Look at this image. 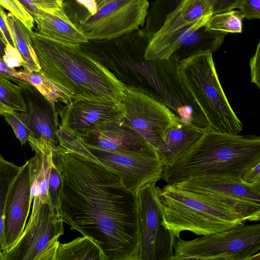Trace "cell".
<instances>
[{"mask_svg":"<svg viewBox=\"0 0 260 260\" xmlns=\"http://www.w3.org/2000/svg\"><path fill=\"white\" fill-rule=\"evenodd\" d=\"M3 15L15 47L22 58L23 68L32 72H40L41 68L33 47L29 31L11 13L4 12Z\"/></svg>","mask_w":260,"mask_h":260,"instance_id":"23","label":"cell"},{"mask_svg":"<svg viewBox=\"0 0 260 260\" xmlns=\"http://www.w3.org/2000/svg\"><path fill=\"white\" fill-rule=\"evenodd\" d=\"M27 107V124L30 134L54 148L58 145L55 135V110L36 87L28 82L19 84Z\"/></svg>","mask_w":260,"mask_h":260,"instance_id":"18","label":"cell"},{"mask_svg":"<svg viewBox=\"0 0 260 260\" xmlns=\"http://www.w3.org/2000/svg\"><path fill=\"white\" fill-rule=\"evenodd\" d=\"M251 82L260 88V42L257 45L255 52L249 61Z\"/></svg>","mask_w":260,"mask_h":260,"instance_id":"35","label":"cell"},{"mask_svg":"<svg viewBox=\"0 0 260 260\" xmlns=\"http://www.w3.org/2000/svg\"><path fill=\"white\" fill-rule=\"evenodd\" d=\"M241 180L248 184H260V162L245 171Z\"/></svg>","mask_w":260,"mask_h":260,"instance_id":"38","label":"cell"},{"mask_svg":"<svg viewBox=\"0 0 260 260\" xmlns=\"http://www.w3.org/2000/svg\"><path fill=\"white\" fill-rule=\"evenodd\" d=\"M171 260H249L260 250V224H245L193 240L175 238Z\"/></svg>","mask_w":260,"mask_h":260,"instance_id":"7","label":"cell"},{"mask_svg":"<svg viewBox=\"0 0 260 260\" xmlns=\"http://www.w3.org/2000/svg\"><path fill=\"white\" fill-rule=\"evenodd\" d=\"M29 34L40 72L70 91L72 100L122 103L126 85L80 45L61 42L33 31Z\"/></svg>","mask_w":260,"mask_h":260,"instance_id":"2","label":"cell"},{"mask_svg":"<svg viewBox=\"0 0 260 260\" xmlns=\"http://www.w3.org/2000/svg\"><path fill=\"white\" fill-rule=\"evenodd\" d=\"M164 225L175 238L187 231L198 236L226 231L244 224L236 211L195 193L167 184L155 186Z\"/></svg>","mask_w":260,"mask_h":260,"instance_id":"4","label":"cell"},{"mask_svg":"<svg viewBox=\"0 0 260 260\" xmlns=\"http://www.w3.org/2000/svg\"><path fill=\"white\" fill-rule=\"evenodd\" d=\"M212 15L211 8L206 0H183L149 41L144 59H169L187 36L205 25Z\"/></svg>","mask_w":260,"mask_h":260,"instance_id":"10","label":"cell"},{"mask_svg":"<svg viewBox=\"0 0 260 260\" xmlns=\"http://www.w3.org/2000/svg\"><path fill=\"white\" fill-rule=\"evenodd\" d=\"M12 111L27 112L22 88L0 72V116Z\"/></svg>","mask_w":260,"mask_h":260,"instance_id":"27","label":"cell"},{"mask_svg":"<svg viewBox=\"0 0 260 260\" xmlns=\"http://www.w3.org/2000/svg\"><path fill=\"white\" fill-rule=\"evenodd\" d=\"M259 162V136L210 127L179 158L164 166L161 178L169 184L198 178L241 179L245 171Z\"/></svg>","mask_w":260,"mask_h":260,"instance_id":"3","label":"cell"},{"mask_svg":"<svg viewBox=\"0 0 260 260\" xmlns=\"http://www.w3.org/2000/svg\"><path fill=\"white\" fill-rule=\"evenodd\" d=\"M60 178L59 211L71 230L89 237L105 260H139L137 195L71 134L52 149Z\"/></svg>","mask_w":260,"mask_h":260,"instance_id":"1","label":"cell"},{"mask_svg":"<svg viewBox=\"0 0 260 260\" xmlns=\"http://www.w3.org/2000/svg\"><path fill=\"white\" fill-rule=\"evenodd\" d=\"M212 9V14L233 10L237 7L241 0H206Z\"/></svg>","mask_w":260,"mask_h":260,"instance_id":"36","label":"cell"},{"mask_svg":"<svg viewBox=\"0 0 260 260\" xmlns=\"http://www.w3.org/2000/svg\"><path fill=\"white\" fill-rule=\"evenodd\" d=\"M249 260H260V253L257 252L251 255Z\"/></svg>","mask_w":260,"mask_h":260,"instance_id":"43","label":"cell"},{"mask_svg":"<svg viewBox=\"0 0 260 260\" xmlns=\"http://www.w3.org/2000/svg\"><path fill=\"white\" fill-rule=\"evenodd\" d=\"M60 184V178L59 173L52 161L49 182L48 194L51 206L53 210L59 213L58 190Z\"/></svg>","mask_w":260,"mask_h":260,"instance_id":"32","label":"cell"},{"mask_svg":"<svg viewBox=\"0 0 260 260\" xmlns=\"http://www.w3.org/2000/svg\"><path fill=\"white\" fill-rule=\"evenodd\" d=\"M4 12L3 7L0 5V31L5 38L7 43H9L15 47L12 38L5 22L3 15Z\"/></svg>","mask_w":260,"mask_h":260,"instance_id":"40","label":"cell"},{"mask_svg":"<svg viewBox=\"0 0 260 260\" xmlns=\"http://www.w3.org/2000/svg\"><path fill=\"white\" fill-rule=\"evenodd\" d=\"M39 10L48 11L62 8L63 0H34Z\"/></svg>","mask_w":260,"mask_h":260,"instance_id":"39","label":"cell"},{"mask_svg":"<svg viewBox=\"0 0 260 260\" xmlns=\"http://www.w3.org/2000/svg\"><path fill=\"white\" fill-rule=\"evenodd\" d=\"M29 82L40 92L55 110V103L61 101L67 104L72 101V93L68 90L55 84L40 72H32L24 68L22 70Z\"/></svg>","mask_w":260,"mask_h":260,"instance_id":"25","label":"cell"},{"mask_svg":"<svg viewBox=\"0 0 260 260\" xmlns=\"http://www.w3.org/2000/svg\"><path fill=\"white\" fill-rule=\"evenodd\" d=\"M124 116L104 122L79 137L87 146L110 151L155 150L139 132L130 125Z\"/></svg>","mask_w":260,"mask_h":260,"instance_id":"16","label":"cell"},{"mask_svg":"<svg viewBox=\"0 0 260 260\" xmlns=\"http://www.w3.org/2000/svg\"><path fill=\"white\" fill-rule=\"evenodd\" d=\"M28 12L34 17L39 11L34 0H19Z\"/></svg>","mask_w":260,"mask_h":260,"instance_id":"41","label":"cell"},{"mask_svg":"<svg viewBox=\"0 0 260 260\" xmlns=\"http://www.w3.org/2000/svg\"><path fill=\"white\" fill-rule=\"evenodd\" d=\"M7 43L0 38V55L2 57L5 53V49Z\"/></svg>","mask_w":260,"mask_h":260,"instance_id":"42","label":"cell"},{"mask_svg":"<svg viewBox=\"0 0 260 260\" xmlns=\"http://www.w3.org/2000/svg\"><path fill=\"white\" fill-rule=\"evenodd\" d=\"M174 185L231 208L245 222L260 219V184H248L241 179L198 178Z\"/></svg>","mask_w":260,"mask_h":260,"instance_id":"11","label":"cell"},{"mask_svg":"<svg viewBox=\"0 0 260 260\" xmlns=\"http://www.w3.org/2000/svg\"><path fill=\"white\" fill-rule=\"evenodd\" d=\"M124 115V106L121 103L72 100L62 112L60 126L81 136L104 122Z\"/></svg>","mask_w":260,"mask_h":260,"instance_id":"17","label":"cell"},{"mask_svg":"<svg viewBox=\"0 0 260 260\" xmlns=\"http://www.w3.org/2000/svg\"><path fill=\"white\" fill-rule=\"evenodd\" d=\"M3 116L13 129L21 145L26 144L30 134L27 112L12 111L5 113Z\"/></svg>","mask_w":260,"mask_h":260,"instance_id":"30","label":"cell"},{"mask_svg":"<svg viewBox=\"0 0 260 260\" xmlns=\"http://www.w3.org/2000/svg\"><path fill=\"white\" fill-rule=\"evenodd\" d=\"M149 5L147 0H97L96 11L90 14L73 0H63L62 9L88 41H101L143 27Z\"/></svg>","mask_w":260,"mask_h":260,"instance_id":"6","label":"cell"},{"mask_svg":"<svg viewBox=\"0 0 260 260\" xmlns=\"http://www.w3.org/2000/svg\"><path fill=\"white\" fill-rule=\"evenodd\" d=\"M227 34L210 29L204 25L191 32L172 56L179 61L200 51L213 53L219 48Z\"/></svg>","mask_w":260,"mask_h":260,"instance_id":"22","label":"cell"},{"mask_svg":"<svg viewBox=\"0 0 260 260\" xmlns=\"http://www.w3.org/2000/svg\"><path fill=\"white\" fill-rule=\"evenodd\" d=\"M156 181L136 193L139 239V260H171L175 237L163 224L162 212L155 193Z\"/></svg>","mask_w":260,"mask_h":260,"instance_id":"9","label":"cell"},{"mask_svg":"<svg viewBox=\"0 0 260 260\" xmlns=\"http://www.w3.org/2000/svg\"><path fill=\"white\" fill-rule=\"evenodd\" d=\"M237 8L245 19H260V0H241Z\"/></svg>","mask_w":260,"mask_h":260,"instance_id":"33","label":"cell"},{"mask_svg":"<svg viewBox=\"0 0 260 260\" xmlns=\"http://www.w3.org/2000/svg\"><path fill=\"white\" fill-rule=\"evenodd\" d=\"M55 260H105V257L94 242L83 236L68 243H59Z\"/></svg>","mask_w":260,"mask_h":260,"instance_id":"24","label":"cell"},{"mask_svg":"<svg viewBox=\"0 0 260 260\" xmlns=\"http://www.w3.org/2000/svg\"><path fill=\"white\" fill-rule=\"evenodd\" d=\"M205 130L179 120L167 131L156 149L163 166L171 165L179 158Z\"/></svg>","mask_w":260,"mask_h":260,"instance_id":"21","label":"cell"},{"mask_svg":"<svg viewBox=\"0 0 260 260\" xmlns=\"http://www.w3.org/2000/svg\"><path fill=\"white\" fill-rule=\"evenodd\" d=\"M0 5L20 20L29 31H32L34 19L19 0H0Z\"/></svg>","mask_w":260,"mask_h":260,"instance_id":"31","label":"cell"},{"mask_svg":"<svg viewBox=\"0 0 260 260\" xmlns=\"http://www.w3.org/2000/svg\"><path fill=\"white\" fill-rule=\"evenodd\" d=\"M182 1L156 0L151 4L146 18V25L142 28L150 40L162 27L167 17L177 9Z\"/></svg>","mask_w":260,"mask_h":260,"instance_id":"28","label":"cell"},{"mask_svg":"<svg viewBox=\"0 0 260 260\" xmlns=\"http://www.w3.org/2000/svg\"><path fill=\"white\" fill-rule=\"evenodd\" d=\"M20 167L6 160L0 154V260H5L6 249L3 237V219L5 204L12 183Z\"/></svg>","mask_w":260,"mask_h":260,"instance_id":"26","label":"cell"},{"mask_svg":"<svg viewBox=\"0 0 260 260\" xmlns=\"http://www.w3.org/2000/svg\"><path fill=\"white\" fill-rule=\"evenodd\" d=\"M178 69L211 128L230 133L243 129L221 86L212 52L200 51L181 59Z\"/></svg>","mask_w":260,"mask_h":260,"instance_id":"5","label":"cell"},{"mask_svg":"<svg viewBox=\"0 0 260 260\" xmlns=\"http://www.w3.org/2000/svg\"><path fill=\"white\" fill-rule=\"evenodd\" d=\"M122 103L127 122L155 150L167 131L179 120L161 102L134 87L126 86Z\"/></svg>","mask_w":260,"mask_h":260,"instance_id":"12","label":"cell"},{"mask_svg":"<svg viewBox=\"0 0 260 260\" xmlns=\"http://www.w3.org/2000/svg\"><path fill=\"white\" fill-rule=\"evenodd\" d=\"M2 58L7 65L11 69L23 67L24 62L17 49L9 43H7Z\"/></svg>","mask_w":260,"mask_h":260,"instance_id":"34","label":"cell"},{"mask_svg":"<svg viewBox=\"0 0 260 260\" xmlns=\"http://www.w3.org/2000/svg\"><path fill=\"white\" fill-rule=\"evenodd\" d=\"M0 38L3 39L4 41H5L6 42V41L5 39V38L4 37L3 35H2L1 31H0ZM7 43V42H6Z\"/></svg>","mask_w":260,"mask_h":260,"instance_id":"44","label":"cell"},{"mask_svg":"<svg viewBox=\"0 0 260 260\" xmlns=\"http://www.w3.org/2000/svg\"><path fill=\"white\" fill-rule=\"evenodd\" d=\"M85 146L95 158L115 172L124 186L136 194L146 184L161 178L164 166L155 150L118 152Z\"/></svg>","mask_w":260,"mask_h":260,"instance_id":"13","label":"cell"},{"mask_svg":"<svg viewBox=\"0 0 260 260\" xmlns=\"http://www.w3.org/2000/svg\"><path fill=\"white\" fill-rule=\"evenodd\" d=\"M28 142L35 153L34 156L31 157V201L32 208L28 218V222H29L41 203H50L48 188L53 148L46 141L31 134H29Z\"/></svg>","mask_w":260,"mask_h":260,"instance_id":"19","label":"cell"},{"mask_svg":"<svg viewBox=\"0 0 260 260\" xmlns=\"http://www.w3.org/2000/svg\"><path fill=\"white\" fill-rule=\"evenodd\" d=\"M63 222L49 202L41 203L18 240L6 251L5 260H55L58 239L64 234Z\"/></svg>","mask_w":260,"mask_h":260,"instance_id":"8","label":"cell"},{"mask_svg":"<svg viewBox=\"0 0 260 260\" xmlns=\"http://www.w3.org/2000/svg\"><path fill=\"white\" fill-rule=\"evenodd\" d=\"M159 101L178 119L184 123L205 129L210 128L203 112L183 81L174 56L155 60Z\"/></svg>","mask_w":260,"mask_h":260,"instance_id":"14","label":"cell"},{"mask_svg":"<svg viewBox=\"0 0 260 260\" xmlns=\"http://www.w3.org/2000/svg\"><path fill=\"white\" fill-rule=\"evenodd\" d=\"M31 164V158L20 167L8 193L3 219V237L6 251L22 234L28 217L32 203Z\"/></svg>","mask_w":260,"mask_h":260,"instance_id":"15","label":"cell"},{"mask_svg":"<svg viewBox=\"0 0 260 260\" xmlns=\"http://www.w3.org/2000/svg\"><path fill=\"white\" fill-rule=\"evenodd\" d=\"M0 72L4 73L9 79L16 84H19L22 81L27 82V78L23 73L22 71H18L15 69L9 68L4 62L1 55Z\"/></svg>","mask_w":260,"mask_h":260,"instance_id":"37","label":"cell"},{"mask_svg":"<svg viewBox=\"0 0 260 260\" xmlns=\"http://www.w3.org/2000/svg\"><path fill=\"white\" fill-rule=\"evenodd\" d=\"M33 18L37 24L36 32L40 35L77 45L88 42L86 37L70 21L62 8L48 11L39 10Z\"/></svg>","mask_w":260,"mask_h":260,"instance_id":"20","label":"cell"},{"mask_svg":"<svg viewBox=\"0 0 260 260\" xmlns=\"http://www.w3.org/2000/svg\"><path fill=\"white\" fill-rule=\"evenodd\" d=\"M244 16L239 10L212 14L205 26L209 29L226 33H241Z\"/></svg>","mask_w":260,"mask_h":260,"instance_id":"29","label":"cell"}]
</instances>
